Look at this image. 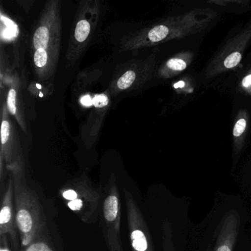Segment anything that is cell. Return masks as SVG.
I'll use <instances>...</instances> for the list:
<instances>
[{
    "instance_id": "cell-1",
    "label": "cell",
    "mask_w": 251,
    "mask_h": 251,
    "mask_svg": "<svg viewBox=\"0 0 251 251\" xmlns=\"http://www.w3.org/2000/svg\"><path fill=\"white\" fill-rule=\"evenodd\" d=\"M14 182V206L21 248L27 246L50 223L37 191L27 182L24 166L8 169Z\"/></svg>"
},
{
    "instance_id": "cell-2",
    "label": "cell",
    "mask_w": 251,
    "mask_h": 251,
    "mask_svg": "<svg viewBox=\"0 0 251 251\" xmlns=\"http://www.w3.org/2000/svg\"><path fill=\"white\" fill-rule=\"evenodd\" d=\"M58 194L83 223L93 224L99 220L103 189L95 186L87 175L69 180L61 186Z\"/></svg>"
},
{
    "instance_id": "cell-3",
    "label": "cell",
    "mask_w": 251,
    "mask_h": 251,
    "mask_svg": "<svg viewBox=\"0 0 251 251\" xmlns=\"http://www.w3.org/2000/svg\"><path fill=\"white\" fill-rule=\"evenodd\" d=\"M217 15L211 8L191 10L152 27L147 33V40L156 44L198 34L205 30Z\"/></svg>"
},
{
    "instance_id": "cell-4",
    "label": "cell",
    "mask_w": 251,
    "mask_h": 251,
    "mask_svg": "<svg viewBox=\"0 0 251 251\" xmlns=\"http://www.w3.org/2000/svg\"><path fill=\"white\" fill-rule=\"evenodd\" d=\"M122 207L117 179L111 174L103 189L100 219L102 236L108 251H124L121 239Z\"/></svg>"
},
{
    "instance_id": "cell-5",
    "label": "cell",
    "mask_w": 251,
    "mask_h": 251,
    "mask_svg": "<svg viewBox=\"0 0 251 251\" xmlns=\"http://www.w3.org/2000/svg\"><path fill=\"white\" fill-rule=\"evenodd\" d=\"M251 43V22L211 58L204 70L205 77H216L237 67Z\"/></svg>"
},
{
    "instance_id": "cell-6",
    "label": "cell",
    "mask_w": 251,
    "mask_h": 251,
    "mask_svg": "<svg viewBox=\"0 0 251 251\" xmlns=\"http://www.w3.org/2000/svg\"><path fill=\"white\" fill-rule=\"evenodd\" d=\"M132 251H155L148 223L133 194L123 188Z\"/></svg>"
},
{
    "instance_id": "cell-7",
    "label": "cell",
    "mask_w": 251,
    "mask_h": 251,
    "mask_svg": "<svg viewBox=\"0 0 251 251\" xmlns=\"http://www.w3.org/2000/svg\"><path fill=\"white\" fill-rule=\"evenodd\" d=\"M9 237L13 249L20 251L21 248L20 235L17 228L14 206V182L11 175L2 191L0 211V239Z\"/></svg>"
},
{
    "instance_id": "cell-8",
    "label": "cell",
    "mask_w": 251,
    "mask_h": 251,
    "mask_svg": "<svg viewBox=\"0 0 251 251\" xmlns=\"http://www.w3.org/2000/svg\"><path fill=\"white\" fill-rule=\"evenodd\" d=\"M241 219L236 210L227 211L219 229L214 251H233L240 230Z\"/></svg>"
},
{
    "instance_id": "cell-9",
    "label": "cell",
    "mask_w": 251,
    "mask_h": 251,
    "mask_svg": "<svg viewBox=\"0 0 251 251\" xmlns=\"http://www.w3.org/2000/svg\"><path fill=\"white\" fill-rule=\"evenodd\" d=\"M20 251H64L60 235L55 233L52 221L27 246Z\"/></svg>"
},
{
    "instance_id": "cell-10",
    "label": "cell",
    "mask_w": 251,
    "mask_h": 251,
    "mask_svg": "<svg viewBox=\"0 0 251 251\" xmlns=\"http://www.w3.org/2000/svg\"><path fill=\"white\" fill-rule=\"evenodd\" d=\"M194 59L193 52L184 51L170 58L160 70V75L163 77H171L184 71Z\"/></svg>"
},
{
    "instance_id": "cell-11",
    "label": "cell",
    "mask_w": 251,
    "mask_h": 251,
    "mask_svg": "<svg viewBox=\"0 0 251 251\" xmlns=\"http://www.w3.org/2000/svg\"><path fill=\"white\" fill-rule=\"evenodd\" d=\"M249 115L246 110H240L236 115L233 126V151L236 154L240 153L245 142V134L248 128Z\"/></svg>"
},
{
    "instance_id": "cell-12",
    "label": "cell",
    "mask_w": 251,
    "mask_h": 251,
    "mask_svg": "<svg viewBox=\"0 0 251 251\" xmlns=\"http://www.w3.org/2000/svg\"><path fill=\"white\" fill-rule=\"evenodd\" d=\"M162 247L163 251H175L173 229L171 223L164 220L162 223Z\"/></svg>"
},
{
    "instance_id": "cell-13",
    "label": "cell",
    "mask_w": 251,
    "mask_h": 251,
    "mask_svg": "<svg viewBox=\"0 0 251 251\" xmlns=\"http://www.w3.org/2000/svg\"><path fill=\"white\" fill-rule=\"evenodd\" d=\"M50 41V32L46 26L38 27L33 36V45L36 50L44 48L47 50Z\"/></svg>"
},
{
    "instance_id": "cell-14",
    "label": "cell",
    "mask_w": 251,
    "mask_h": 251,
    "mask_svg": "<svg viewBox=\"0 0 251 251\" xmlns=\"http://www.w3.org/2000/svg\"><path fill=\"white\" fill-rule=\"evenodd\" d=\"M90 30V24L87 20H80L76 25L75 31L76 41L80 43L84 42L89 37Z\"/></svg>"
},
{
    "instance_id": "cell-15",
    "label": "cell",
    "mask_w": 251,
    "mask_h": 251,
    "mask_svg": "<svg viewBox=\"0 0 251 251\" xmlns=\"http://www.w3.org/2000/svg\"><path fill=\"white\" fill-rule=\"evenodd\" d=\"M136 80V73L132 70L126 72L117 80V87L121 90L128 89Z\"/></svg>"
},
{
    "instance_id": "cell-16",
    "label": "cell",
    "mask_w": 251,
    "mask_h": 251,
    "mask_svg": "<svg viewBox=\"0 0 251 251\" xmlns=\"http://www.w3.org/2000/svg\"><path fill=\"white\" fill-rule=\"evenodd\" d=\"M48 53L47 50L39 48L34 53V64L38 68H43L48 64Z\"/></svg>"
},
{
    "instance_id": "cell-17",
    "label": "cell",
    "mask_w": 251,
    "mask_h": 251,
    "mask_svg": "<svg viewBox=\"0 0 251 251\" xmlns=\"http://www.w3.org/2000/svg\"><path fill=\"white\" fill-rule=\"evenodd\" d=\"M8 108L12 115L17 114V92L15 89H10L8 95Z\"/></svg>"
},
{
    "instance_id": "cell-18",
    "label": "cell",
    "mask_w": 251,
    "mask_h": 251,
    "mask_svg": "<svg viewBox=\"0 0 251 251\" xmlns=\"http://www.w3.org/2000/svg\"><path fill=\"white\" fill-rule=\"evenodd\" d=\"M10 136V125L8 120H3L1 127V142H2V149H3L8 142Z\"/></svg>"
},
{
    "instance_id": "cell-19",
    "label": "cell",
    "mask_w": 251,
    "mask_h": 251,
    "mask_svg": "<svg viewBox=\"0 0 251 251\" xmlns=\"http://www.w3.org/2000/svg\"><path fill=\"white\" fill-rule=\"evenodd\" d=\"M108 103V97L103 94L95 95L93 98V105L96 108L105 107Z\"/></svg>"
},
{
    "instance_id": "cell-20",
    "label": "cell",
    "mask_w": 251,
    "mask_h": 251,
    "mask_svg": "<svg viewBox=\"0 0 251 251\" xmlns=\"http://www.w3.org/2000/svg\"><path fill=\"white\" fill-rule=\"evenodd\" d=\"M241 87L245 93L251 95V70L243 77L241 82Z\"/></svg>"
},
{
    "instance_id": "cell-21",
    "label": "cell",
    "mask_w": 251,
    "mask_h": 251,
    "mask_svg": "<svg viewBox=\"0 0 251 251\" xmlns=\"http://www.w3.org/2000/svg\"><path fill=\"white\" fill-rule=\"evenodd\" d=\"M80 102H81V103L86 107H90L93 105V99H92V98H91L90 95H85V96H83V98H81Z\"/></svg>"
}]
</instances>
